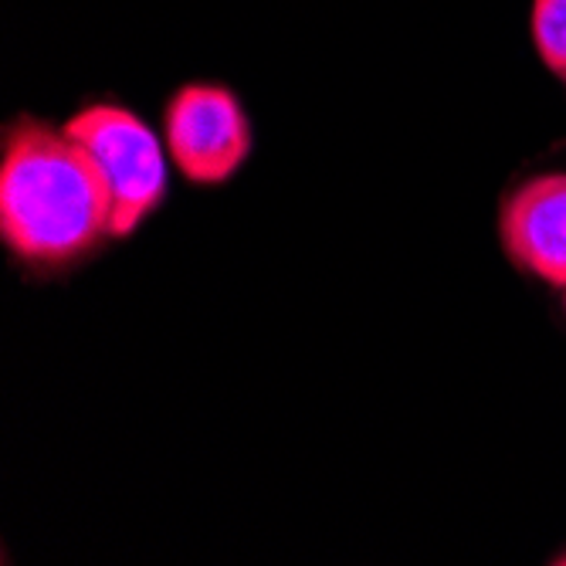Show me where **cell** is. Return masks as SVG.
<instances>
[{"label": "cell", "instance_id": "cell-2", "mask_svg": "<svg viewBox=\"0 0 566 566\" xmlns=\"http://www.w3.org/2000/svg\"><path fill=\"white\" fill-rule=\"evenodd\" d=\"M65 133L88 149L113 200V238H129L167 197V153L136 113L92 102L65 123Z\"/></svg>", "mask_w": 566, "mask_h": 566}, {"label": "cell", "instance_id": "cell-4", "mask_svg": "<svg viewBox=\"0 0 566 566\" xmlns=\"http://www.w3.org/2000/svg\"><path fill=\"white\" fill-rule=\"evenodd\" d=\"M499 241L520 272L566 289V174L520 184L499 211Z\"/></svg>", "mask_w": 566, "mask_h": 566}, {"label": "cell", "instance_id": "cell-3", "mask_svg": "<svg viewBox=\"0 0 566 566\" xmlns=\"http://www.w3.org/2000/svg\"><path fill=\"white\" fill-rule=\"evenodd\" d=\"M164 136L174 167L197 187L231 180L251 153V123L241 98L211 82H190L170 95Z\"/></svg>", "mask_w": 566, "mask_h": 566}, {"label": "cell", "instance_id": "cell-6", "mask_svg": "<svg viewBox=\"0 0 566 566\" xmlns=\"http://www.w3.org/2000/svg\"><path fill=\"white\" fill-rule=\"evenodd\" d=\"M553 563H566V553H559V556H556Z\"/></svg>", "mask_w": 566, "mask_h": 566}, {"label": "cell", "instance_id": "cell-7", "mask_svg": "<svg viewBox=\"0 0 566 566\" xmlns=\"http://www.w3.org/2000/svg\"><path fill=\"white\" fill-rule=\"evenodd\" d=\"M563 302H566V289H563Z\"/></svg>", "mask_w": 566, "mask_h": 566}, {"label": "cell", "instance_id": "cell-1", "mask_svg": "<svg viewBox=\"0 0 566 566\" xmlns=\"http://www.w3.org/2000/svg\"><path fill=\"white\" fill-rule=\"evenodd\" d=\"M0 153V238L14 259L59 272L113 238L106 177L65 126L11 119Z\"/></svg>", "mask_w": 566, "mask_h": 566}, {"label": "cell", "instance_id": "cell-5", "mask_svg": "<svg viewBox=\"0 0 566 566\" xmlns=\"http://www.w3.org/2000/svg\"><path fill=\"white\" fill-rule=\"evenodd\" d=\"M530 38L543 69L566 88V0H533Z\"/></svg>", "mask_w": 566, "mask_h": 566}]
</instances>
